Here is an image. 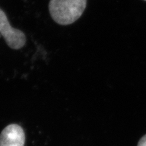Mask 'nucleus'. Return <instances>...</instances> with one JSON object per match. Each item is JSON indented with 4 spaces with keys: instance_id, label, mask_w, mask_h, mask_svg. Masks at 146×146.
Wrapping results in <instances>:
<instances>
[{
    "instance_id": "nucleus-2",
    "label": "nucleus",
    "mask_w": 146,
    "mask_h": 146,
    "mask_svg": "<svg viewBox=\"0 0 146 146\" xmlns=\"http://www.w3.org/2000/svg\"><path fill=\"white\" fill-rule=\"evenodd\" d=\"M0 34L12 49H19L25 45V34L21 30L11 26L6 14L1 9H0Z\"/></svg>"
},
{
    "instance_id": "nucleus-4",
    "label": "nucleus",
    "mask_w": 146,
    "mask_h": 146,
    "mask_svg": "<svg viewBox=\"0 0 146 146\" xmlns=\"http://www.w3.org/2000/svg\"><path fill=\"white\" fill-rule=\"evenodd\" d=\"M138 146H146V135L141 138L138 144Z\"/></svg>"
},
{
    "instance_id": "nucleus-5",
    "label": "nucleus",
    "mask_w": 146,
    "mask_h": 146,
    "mask_svg": "<svg viewBox=\"0 0 146 146\" xmlns=\"http://www.w3.org/2000/svg\"><path fill=\"white\" fill-rule=\"evenodd\" d=\"M144 1H146V0H144Z\"/></svg>"
},
{
    "instance_id": "nucleus-3",
    "label": "nucleus",
    "mask_w": 146,
    "mask_h": 146,
    "mask_svg": "<svg viewBox=\"0 0 146 146\" xmlns=\"http://www.w3.org/2000/svg\"><path fill=\"white\" fill-rule=\"evenodd\" d=\"M25 131L18 124L7 125L0 134V146H25Z\"/></svg>"
},
{
    "instance_id": "nucleus-1",
    "label": "nucleus",
    "mask_w": 146,
    "mask_h": 146,
    "mask_svg": "<svg viewBox=\"0 0 146 146\" xmlns=\"http://www.w3.org/2000/svg\"><path fill=\"white\" fill-rule=\"evenodd\" d=\"M87 0H50L49 11L54 21L60 25H69L83 14Z\"/></svg>"
}]
</instances>
